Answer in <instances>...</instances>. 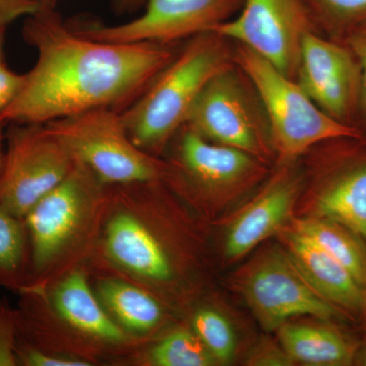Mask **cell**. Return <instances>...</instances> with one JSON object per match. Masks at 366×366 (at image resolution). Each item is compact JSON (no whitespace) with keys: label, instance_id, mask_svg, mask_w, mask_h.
<instances>
[{"label":"cell","instance_id":"30","mask_svg":"<svg viewBox=\"0 0 366 366\" xmlns=\"http://www.w3.org/2000/svg\"><path fill=\"white\" fill-rule=\"evenodd\" d=\"M113 4L122 11H134L146 4L147 0H112Z\"/></svg>","mask_w":366,"mask_h":366},{"label":"cell","instance_id":"8","mask_svg":"<svg viewBox=\"0 0 366 366\" xmlns=\"http://www.w3.org/2000/svg\"><path fill=\"white\" fill-rule=\"evenodd\" d=\"M239 288L267 331H274L298 315L334 322L345 314L310 285L286 250L273 249L257 257L243 271Z\"/></svg>","mask_w":366,"mask_h":366},{"label":"cell","instance_id":"14","mask_svg":"<svg viewBox=\"0 0 366 366\" xmlns=\"http://www.w3.org/2000/svg\"><path fill=\"white\" fill-rule=\"evenodd\" d=\"M298 192V182L291 177L278 178L269 184L229 226L226 257L240 259L267 238L278 234L290 218Z\"/></svg>","mask_w":366,"mask_h":366},{"label":"cell","instance_id":"16","mask_svg":"<svg viewBox=\"0 0 366 366\" xmlns=\"http://www.w3.org/2000/svg\"><path fill=\"white\" fill-rule=\"evenodd\" d=\"M92 285L110 317L136 340L146 338L162 326L165 312L150 291L112 274L99 277Z\"/></svg>","mask_w":366,"mask_h":366},{"label":"cell","instance_id":"6","mask_svg":"<svg viewBox=\"0 0 366 366\" xmlns=\"http://www.w3.org/2000/svg\"><path fill=\"white\" fill-rule=\"evenodd\" d=\"M106 185L159 182L166 166L132 141L122 112L100 108L44 124Z\"/></svg>","mask_w":366,"mask_h":366},{"label":"cell","instance_id":"20","mask_svg":"<svg viewBox=\"0 0 366 366\" xmlns=\"http://www.w3.org/2000/svg\"><path fill=\"white\" fill-rule=\"evenodd\" d=\"M30 278V243L24 219L0 204V285L21 292Z\"/></svg>","mask_w":366,"mask_h":366},{"label":"cell","instance_id":"28","mask_svg":"<svg viewBox=\"0 0 366 366\" xmlns=\"http://www.w3.org/2000/svg\"><path fill=\"white\" fill-rule=\"evenodd\" d=\"M25 74H16L0 61V112L13 102L21 89Z\"/></svg>","mask_w":366,"mask_h":366},{"label":"cell","instance_id":"27","mask_svg":"<svg viewBox=\"0 0 366 366\" xmlns=\"http://www.w3.org/2000/svg\"><path fill=\"white\" fill-rule=\"evenodd\" d=\"M247 365L261 366L292 365L293 361L283 348H277L271 342L262 343L250 354Z\"/></svg>","mask_w":366,"mask_h":366},{"label":"cell","instance_id":"25","mask_svg":"<svg viewBox=\"0 0 366 366\" xmlns=\"http://www.w3.org/2000/svg\"><path fill=\"white\" fill-rule=\"evenodd\" d=\"M18 322L16 308L6 300L0 301V366H18L16 342Z\"/></svg>","mask_w":366,"mask_h":366},{"label":"cell","instance_id":"9","mask_svg":"<svg viewBox=\"0 0 366 366\" xmlns=\"http://www.w3.org/2000/svg\"><path fill=\"white\" fill-rule=\"evenodd\" d=\"M310 29V9L303 0H244L236 18L209 32L236 41L293 79L300 66L303 38Z\"/></svg>","mask_w":366,"mask_h":366},{"label":"cell","instance_id":"11","mask_svg":"<svg viewBox=\"0 0 366 366\" xmlns=\"http://www.w3.org/2000/svg\"><path fill=\"white\" fill-rule=\"evenodd\" d=\"M230 69L216 74L199 94L184 125L216 144L261 155L257 115Z\"/></svg>","mask_w":366,"mask_h":366},{"label":"cell","instance_id":"13","mask_svg":"<svg viewBox=\"0 0 366 366\" xmlns=\"http://www.w3.org/2000/svg\"><path fill=\"white\" fill-rule=\"evenodd\" d=\"M279 234L296 268L322 297L344 312L361 315L362 286L343 264L295 229L284 227Z\"/></svg>","mask_w":366,"mask_h":366},{"label":"cell","instance_id":"18","mask_svg":"<svg viewBox=\"0 0 366 366\" xmlns=\"http://www.w3.org/2000/svg\"><path fill=\"white\" fill-rule=\"evenodd\" d=\"M315 214L341 224L366 244V157L327 180L315 199Z\"/></svg>","mask_w":366,"mask_h":366},{"label":"cell","instance_id":"7","mask_svg":"<svg viewBox=\"0 0 366 366\" xmlns=\"http://www.w3.org/2000/svg\"><path fill=\"white\" fill-rule=\"evenodd\" d=\"M6 143L0 204L24 219L66 179L76 160L44 124H11Z\"/></svg>","mask_w":366,"mask_h":366},{"label":"cell","instance_id":"23","mask_svg":"<svg viewBox=\"0 0 366 366\" xmlns=\"http://www.w3.org/2000/svg\"><path fill=\"white\" fill-rule=\"evenodd\" d=\"M312 4L336 30L355 34L366 26V0H312Z\"/></svg>","mask_w":366,"mask_h":366},{"label":"cell","instance_id":"21","mask_svg":"<svg viewBox=\"0 0 366 366\" xmlns=\"http://www.w3.org/2000/svg\"><path fill=\"white\" fill-rule=\"evenodd\" d=\"M154 366H212L216 360L199 337L187 329H177L149 349L146 360Z\"/></svg>","mask_w":366,"mask_h":366},{"label":"cell","instance_id":"15","mask_svg":"<svg viewBox=\"0 0 366 366\" xmlns=\"http://www.w3.org/2000/svg\"><path fill=\"white\" fill-rule=\"evenodd\" d=\"M178 164L187 179L201 189L227 187L242 179L254 168L252 155L239 149L209 143L184 125Z\"/></svg>","mask_w":366,"mask_h":366},{"label":"cell","instance_id":"33","mask_svg":"<svg viewBox=\"0 0 366 366\" xmlns=\"http://www.w3.org/2000/svg\"><path fill=\"white\" fill-rule=\"evenodd\" d=\"M6 29L0 26V61H4V35Z\"/></svg>","mask_w":366,"mask_h":366},{"label":"cell","instance_id":"2","mask_svg":"<svg viewBox=\"0 0 366 366\" xmlns=\"http://www.w3.org/2000/svg\"><path fill=\"white\" fill-rule=\"evenodd\" d=\"M20 295L16 308L19 339L28 345L93 365L104 354L139 345L107 314L83 267L26 288Z\"/></svg>","mask_w":366,"mask_h":366},{"label":"cell","instance_id":"4","mask_svg":"<svg viewBox=\"0 0 366 366\" xmlns=\"http://www.w3.org/2000/svg\"><path fill=\"white\" fill-rule=\"evenodd\" d=\"M222 38L207 32L194 36L150 86L122 112L132 141L153 155L187 122L199 94L216 74L228 69Z\"/></svg>","mask_w":366,"mask_h":366},{"label":"cell","instance_id":"35","mask_svg":"<svg viewBox=\"0 0 366 366\" xmlns=\"http://www.w3.org/2000/svg\"><path fill=\"white\" fill-rule=\"evenodd\" d=\"M41 1L45 2V4H52V2H54L53 0H41Z\"/></svg>","mask_w":366,"mask_h":366},{"label":"cell","instance_id":"34","mask_svg":"<svg viewBox=\"0 0 366 366\" xmlns=\"http://www.w3.org/2000/svg\"><path fill=\"white\" fill-rule=\"evenodd\" d=\"M361 315H362L363 322H365L366 327V284L365 288H363V305L362 310H361Z\"/></svg>","mask_w":366,"mask_h":366},{"label":"cell","instance_id":"31","mask_svg":"<svg viewBox=\"0 0 366 366\" xmlns=\"http://www.w3.org/2000/svg\"><path fill=\"white\" fill-rule=\"evenodd\" d=\"M4 125L0 124V187H1L4 158H6V134H4Z\"/></svg>","mask_w":366,"mask_h":366},{"label":"cell","instance_id":"32","mask_svg":"<svg viewBox=\"0 0 366 366\" xmlns=\"http://www.w3.org/2000/svg\"><path fill=\"white\" fill-rule=\"evenodd\" d=\"M352 365L366 366V339L362 343L358 344Z\"/></svg>","mask_w":366,"mask_h":366},{"label":"cell","instance_id":"3","mask_svg":"<svg viewBox=\"0 0 366 366\" xmlns=\"http://www.w3.org/2000/svg\"><path fill=\"white\" fill-rule=\"evenodd\" d=\"M107 189L76 161L66 179L26 213L30 278L26 288L55 280L94 252Z\"/></svg>","mask_w":366,"mask_h":366},{"label":"cell","instance_id":"22","mask_svg":"<svg viewBox=\"0 0 366 366\" xmlns=\"http://www.w3.org/2000/svg\"><path fill=\"white\" fill-rule=\"evenodd\" d=\"M192 330L218 363L232 361L236 351L234 330L225 315L211 307H202L192 315Z\"/></svg>","mask_w":366,"mask_h":366},{"label":"cell","instance_id":"1","mask_svg":"<svg viewBox=\"0 0 366 366\" xmlns=\"http://www.w3.org/2000/svg\"><path fill=\"white\" fill-rule=\"evenodd\" d=\"M23 38L37 52L0 124H44L89 110L124 112L174 55L157 43L91 39L67 26L46 4L25 19Z\"/></svg>","mask_w":366,"mask_h":366},{"label":"cell","instance_id":"10","mask_svg":"<svg viewBox=\"0 0 366 366\" xmlns=\"http://www.w3.org/2000/svg\"><path fill=\"white\" fill-rule=\"evenodd\" d=\"M238 0H147L144 13L119 25L74 28L91 39L114 43H157L207 33L228 20Z\"/></svg>","mask_w":366,"mask_h":366},{"label":"cell","instance_id":"5","mask_svg":"<svg viewBox=\"0 0 366 366\" xmlns=\"http://www.w3.org/2000/svg\"><path fill=\"white\" fill-rule=\"evenodd\" d=\"M236 64L259 94L272 142L282 157H295L325 141L360 139L355 127L329 117L298 83L249 48L239 46Z\"/></svg>","mask_w":366,"mask_h":366},{"label":"cell","instance_id":"12","mask_svg":"<svg viewBox=\"0 0 366 366\" xmlns=\"http://www.w3.org/2000/svg\"><path fill=\"white\" fill-rule=\"evenodd\" d=\"M296 76L322 112L347 124L360 101V69L352 53L310 31L303 38Z\"/></svg>","mask_w":366,"mask_h":366},{"label":"cell","instance_id":"19","mask_svg":"<svg viewBox=\"0 0 366 366\" xmlns=\"http://www.w3.org/2000/svg\"><path fill=\"white\" fill-rule=\"evenodd\" d=\"M292 228L317 243L320 249L343 264L365 288L366 244L352 231L320 216L295 219Z\"/></svg>","mask_w":366,"mask_h":366},{"label":"cell","instance_id":"24","mask_svg":"<svg viewBox=\"0 0 366 366\" xmlns=\"http://www.w3.org/2000/svg\"><path fill=\"white\" fill-rule=\"evenodd\" d=\"M16 360L21 366H91V362L66 354L41 350L24 343L18 338Z\"/></svg>","mask_w":366,"mask_h":366},{"label":"cell","instance_id":"29","mask_svg":"<svg viewBox=\"0 0 366 366\" xmlns=\"http://www.w3.org/2000/svg\"><path fill=\"white\" fill-rule=\"evenodd\" d=\"M352 47L360 69V102L366 112V26L354 34Z\"/></svg>","mask_w":366,"mask_h":366},{"label":"cell","instance_id":"17","mask_svg":"<svg viewBox=\"0 0 366 366\" xmlns=\"http://www.w3.org/2000/svg\"><path fill=\"white\" fill-rule=\"evenodd\" d=\"M277 332L282 348L293 362L314 366L353 365L358 344L327 320L317 324L286 322Z\"/></svg>","mask_w":366,"mask_h":366},{"label":"cell","instance_id":"26","mask_svg":"<svg viewBox=\"0 0 366 366\" xmlns=\"http://www.w3.org/2000/svg\"><path fill=\"white\" fill-rule=\"evenodd\" d=\"M46 4H51L41 0H0V26L6 29L14 21L37 13Z\"/></svg>","mask_w":366,"mask_h":366}]
</instances>
